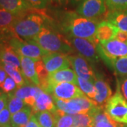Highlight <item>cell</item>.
<instances>
[{
	"instance_id": "8fae6325",
	"label": "cell",
	"mask_w": 127,
	"mask_h": 127,
	"mask_svg": "<svg viewBox=\"0 0 127 127\" xmlns=\"http://www.w3.org/2000/svg\"><path fill=\"white\" fill-rule=\"evenodd\" d=\"M51 94L56 98L64 101H68L84 95L76 84L71 83H62L52 87Z\"/></svg>"
},
{
	"instance_id": "44dd1931",
	"label": "cell",
	"mask_w": 127,
	"mask_h": 127,
	"mask_svg": "<svg viewBox=\"0 0 127 127\" xmlns=\"http://www.w3.org/2000/svg\"><path fill=\"white\" fill-rule=\"evenodd\" d=\"M0 63L9 64L20 69L21 61L18 54L10 45H4L0 48Z\"/></svg>"
},
{
	"instance_id": "603a6c76",
	"label": "cell",
	"mask_w": 127,
	"mask_h": 127,
	"mask_svg": "<svg viewBox=\"0 0 127 127\" xmlns=\"http://www.w3.org/2000/svg\"><path fill=\"white\" fill-rule=\"evenodd\" d=\"M32 112L29 107H24L14 114L11 116L10 124L12 127H26L27 123L31 117Z\"/></svg>"
},
{
	"instance_id": "4dcf8cb0",
	"label": "cell",
	"mask_w": 127,
	"mask_h": 127,
	"mask_svg": "<svg viewBox=\"0 0 127 127\" xmlns=\"http://www.w3.org/2000/svg\"><path fill=\"white\" fill-rule=\"evenodd\" d=\"M73 127H93V120L88 114H76L72 115Z\"/></svg>"
},
{
	"instance_id": "7bdbcfd3",
	"label": "cell",
	"mask_w": 127,
	"mask_h": 127,
	"mask_svg": "<svg viewBox=\"0 0 127 127\" xmlns=\"http://www.w3.org/2000/svg\"><path fill=\"white\" fill-rule=\"evenodd\" d=\"M11 127V125L9 124V125H6V126H5V127Z\"/></svg>"
},
{
	"instance_id": "277c9868",
	"label": "cell",
	"mask_w": 127,
	"mask_h": 127,
	"mask_svg": "<svg viewBox=\"0 0 127 127\" xmlns=\"http://www.w3.org/2000/svg\"><path fill=\"white\" fill-rule=\"evenodd\" d=\"M97 47L100 57L109 68L114 60L127 57V43L116 39L100 42Z\"/></svg>"
},
{
	"instance_id": "4fadbf2b",
	"label": "cell",
	"mask_w": 127,
	"mask_h": 127,
	"mask_svg": "<svg viewBox=\"0 0 127 127\" xmlns=\"http://www.w3.org/2000/svg\"><path fill=\"white\" fill-rule=\"evenodd\" d=\"M95 79L94 82L96 95L95 99L93 100L97 106L102 107L105 106L107 102L112 97V91L107 81L100 73L95 74Z\"/></svg>"
},
{
	"instance_id": "e0dca14e",
	"label": "cell",
	"mask_w": 127,
	"mask_h": 127,
	"mask_svg": "<svg viewBox=\"0 0 127 127\" xmlns=\"http://www.w3.org/2000/svg\"><path fill=\"white\" fill-rule=\"evenodd\" d=\"M77 75L74 71L71 68H66L54 73H50L49 76V85L50 87V94L52 87L55 86L62 83H71L76 85Z\"/></svg>"
},
{
	"instance_id": "6da1fadb",
	"label": "cell",
	"mask_w": 127,
	"mask_h": 127,
	"mask_svg": "<svg viewBox=\"0 0 127 127\" xmlns=\"http://www.w3.org/2000/svg\"><path fill=\"white\" fill-rule=\"evenodd\" d=\"M99 23L97 19L84 18L77 13L68 11L63 16L62 25V30L71 37L88 39L98 45L100 42L96 37V31Z\"/></svg>"
},
{
	"instance_id": "30bf717a",
	"label": "cell",
	"mask_w": 127,
	"mask_h": 127,
	"mask_svg": "<svg viewBox=\"0 0 127 127\" xmlns=\"http://www.w3.org/2000/svg\"><path fill=\"white\" fill-rule=\"evenodd\" d=\"M42 60L49 73L68 68L71 66L68 55L62 53H47Z\"/></svg>"
},
{
	"instance_id": "9a60e30c",
	"label": "cell",
	"mask_w": 127,
	"mask_h": 127,
	"mask_svg": "<svg viewBox=\"0 0 127 127\" xmlns=\"http://www.w3.org/2000/svg\"><path fill=\"white\" fill-rule=\"evenodd\" d=\"M93 120V127H124L122 124L113 121L106 114L102 107L95 106L88 113Z\"/></svg>"
},
{
	"instance_id": "74e56055",
	"label": "cell",
	"mask_w": 127,
	"mask_h": 127,
	"mask_svg": "<svg viewBox=\"0 0 127 127\" xmlns=\"http://www.w3.org/2000/svg\"><path fill=\"white\" fill-rule=\"evenodd\" d=\"M115 39L119 41H121L122 42H127V32L119 30L118 32L116 35Z\"/></svg>"
},
{
	"instance_id": "bcb514c9",
	"label": "cell",
	"mask_w": 127,
	"mask_h": 127,
	"mask_svg": "<svg viewBox=\"0 0 127 127\" xmlns=\"http://www.w3.org/2000/svg\"><path fill=\"white\" fill-rule=\"evenodd\" d=\"M0 32H1V31H0Z\"/></svg>"
},
{
	"instance_id": "ba28073f",
	"label": "cell",
	"mask_w": 127,
	"mask_h": 127,
	"mask_svg": "<svg viewBox=\"0 0 127 127\" xmlns=\"http://www.w3.org/2000/svg\"><path fill=\"white\" fill-rule=\"evenodd\" d=\"M106 9L105 0H81L76 11L84 18L97 19L105 14Z\"/></svg>"
},
{
	"instance_id": "7a4b0ae2",
	"label": "cell",
	"mask_w": 127,
	"mask_h": 127,
	"mask_svg": "<svg viewBox=\"0 0 127 127\" xmlns=\"http://www.w3.org/2000/svg\"><path fill=\"white\" fill-rule=\"evenodd\" d=\"M45 27V15L31 12L18 17L10 30L18 38L32 40Z\"/></svg>"
},
{
	"instance_id": "ab89813d",
	"label": "cell",
	"mask_w": 127,
	"mask_h": 127,
	"mask_svg": "<svg viewBox=\"0 0 127 127\" xmlns=\"http://www.w3.org/2000/svg\"><path fill=\"white\" fill-rule=\"evenodd\" d=\"M6 77H7V73L5 71L4 68L0 65V87L3 84Z\"/></svg>"
},
{
	"instance_id": "4316f807",
	"label": "cell",
	"mask_w": 127,
	"mask_h": 127,
	"mask_svg": "<svg viewBox=\"0 0 127 127\" xmlns=\"http://www.w3.org/2000/svg\"><path fill=\"white\" fill-rule=\"evenodd\" d=\"M55 119V127H71L73 124L72 115L56 109L53 112Z\"/></svg>"
},
{
	"instance_id": "5bb4252c",
	"label": "cell",
	"mask_w": 127,
	"mask_h": 127,
	"mask_svg": "<svg viewBox=\"0 0 127 127\" xmlns=\"http://www.w3.org/2000/svg\"><path fill=\"white\" fill-rule=\"evenodd\" d=\"M44 91L37 86L26 83L22 87L17 88L14 94L15 96L22 99L24 101L25 104L32 108L35 104L37 98Z\"/></svg>"
},
{
	"instance_id": "836d02e7",
	"label": "cell",
	"mask_w": 127,
	"mask_h": 127,
	"mask_svg": "<svg viewBox=\"0 0 127 127\" xmlns=\"http://www.w3.org/2000/svg\"><path fill=\"white\" fill-rule=\"evenodd\" d=\"M31 7L37 10L45 9L50 4L49 0H24Z\"/></svg>"
},
{
	"instance_id": "cb8c5ba5",
	"label": "cell",
	"mask_w": 127,
	"mask_h": 127,
	"mask_svg": "<svg viewBox=\"0 0 127 127\" xmlns=\"http://www.w3.org/2000/svg\"><path fill=\"white\" fill-rule=\"evenodd\" d=\"M18 17L8 11L0 8V31L6 32L10 30Z\"/></svg>"
},
{
	"instance_id": "d590c367",
	"label": "cell",
	"mask_w": 127,
	"mask_h": 127,
	"mask_svg": "<svg viewBox=\"0 0 127 127\" xmlns=\"http://www.w3.org/2000/svg\"><path fill=\"white\" fill-rule=\"evenodd\" d=\"M120 88V92L127 102V77L123 78L120 82V85H118Z\"/></svg>"
},
{
	"instance_id": "d4e9b609",
	"label": "cell",
	"mask_w": 127,
	"mask_h": 127,
	"mask_svg": "<svg viewBox=\"0 0 127 127\" xmlns=\"http://www.w3.org/2000/svg\"><path fill=\"white\" fill-rule=\"evenodd\" d=\"M1 65L5 71L7 73V75L15 81L17 86V88L22 87L26 83L24 77L22 76V73L19 68H16L9 64H1Z\"/></svg>"
},
{
	"instance_id": "d6a6232c",
	"label": "cell",
	"mask_w": 127,
	"mask_h": 127,
	"mask_svg": "<svg viewBox=\"0 0 127 127\" xmlns=\"http://www.w3.org/2000/svg\"><path fill=\"white\" fill-rule=\"evenodd\" d=\"M17 88V86L14 80L9 76H7L4 82L1 86L0 88L4 92V93H11Z\"/></svg>"
},
{
	"instance_id": "d6986e66",
	"label": "cell",
	"mask_w": 127,
	"mask_h": 127,
	"mask_svg": "<svg viewBox=\"0 0 127 127\" xmlns=\"http://www.w3.org/2000/svg\"><path fill=\"white\" fill-rule=\"evenodd\" d=\"M0 7L18 17L23 16L31 9L24 0H0Z\"/></svg>"
},
{
	"instance_id": "e575fe53",
	"label": "cell",
	"mask_w": 127,
	"mask_h": 127,
	"mask_svg": "<svg viewBox=\"0 0 127 127\" xmlns=\"http://www.w3.org/2000/svg\"><path fill=\"white\" fill-rule=\"evenodd\" d=\"M11 114L7 107L0 112V127L9 125L11 122Z\"/></svg>"
},
{
	"instance_id": "52a82bcc",
	"label": "cell",
	"mask_w": 127,
	"mask_h": 127,
	"mask_svg": "<svg viewBox=\"0 0 127 127\" xmlns=\"http://www.w3.org/2000/svg\"><path fill=\"white\" fill-rule=\"evenodd\" d=\"M70 42L73 47L90 63L98 62L100 56L97 52V44L90 40L78 37H71Z\"/></svg>"
},
{
	"instance_id": "2e32d148",
	"label": "cell",
	"mask_w": 127,
	"mask_h": 127,
	"mask_svg": "<svg viewBox=\"0 0 127 127\" xmlns=\"http://www.w3.org/2000/svg\"><path fill=\"white\" fill-rule=\"evenodd\" d=\"M18 57L21 61V73L26 83L31 81L34 85L40 86V81L35 70V61L21 55H18Z\"/></svg>"
},
{
	"instance_id": "ac0fdd59",
	"label": "cell",
	"mask_w": 127,
	"mask_h": 127,
	"mask_svg": "<svg viewBox=\"0 0 127 127\" xmlns=\"http://www.w3.org/2000/svg\"><path fill=\"white\" fill-rule=\"evenodd\" d=\"M119 29L108 21H100L97 28L96 37L100 42H104L115 39Z\"/></svg>"
},
{
	"instance_id": "f546056e",
	"label": "cell",
	"mask_w": 127,
	"mask_h": 127,
	"mask_svg": "<svg viewBox=\"0 0 127 127\" xmlns=\"http://www.w3.org/2000/svg\"><path fill=\"white\" fill-rule=\"evenodd\" d=\"M25 104H26L24 101L22 99L15 96L14 93H10L8 95L7 107L11 115L23 109Z\"/></svg>"
},
{
	"instance_id": "f1b7e54d",
	"label": "cell",
	"mask_w": 127,
	"mask_h": 127,
	"mask_svg": "<svg viewBox=\"0 0 127 127\" xmlns=\"http://www.w3.org/2000/svg\"><path fill=\"white\" fill-rule=\"evenodd\" d=\"M110 68H113L115 73L120 77H127V57L114 60Z\"/></svg>"
},
{
	"instance_id": "7402d4cb",
	"label": "cell",
	"mask_w": 127,
	"mask_h": 127,
	"mask_svg": "<svg viewBox=\"0 0 127 127\" xmlns=\"http://www.w3.org/2000/svg\"><path fill=\"white\" fill-rule=\"evenodd\" d=\"M104 18L114 24L119 30L127 32V9L117 11H107Z\"/></svg>"
},
{
	"instance_id": "ee69618b",
	"label": "cell",
	"mask_w": 127,
	"mask_h": 127,
	"mask_svg": "<svg viewBox=\"0 0 127 127\" xmlns=\"http://www.w3.org/2000/svg\"><path fill=\"white\" fill-rule=\"evenodd\" d=\"M1 92H0V95H1Z\"/></svg>"
},
{
	"instance_id": "83f0119b",
	"label": "cell",
	"mask_w": 127,
	"mask_h": 127,
	"mask_svg": "<svg viewBox=\"0 0 127 127\" xmlns=\"http://www.w3.org/2000/svg\"><path fill=\"white\" fill-rule=\"evenodd\" d=\"M41 127H55L54 114L48 111L37 112L35 114Z\"/></svg>"
},
{
	"instance_id": "f35d334b",
	"label": "cell",
	"mask_w": 127,
	"mask_h": 127,
	"mask_svg": "<svg viewBox=\"0 0 127 127\" xmlns=\"http://www.w3.org/2000/svg\"><path fill=\"white\" fill-rule=\"evenodd\" d=\"M26 127H41L40 125L39 124V123L37 120L36 117L35 116V114H32L31 117L30 119V120L27 123Z\"/></svg>"
},
{
	"instance_id": "b9f144b4",
	"label": "cell",
	"mask_w": 127,
	"mask_h": 127,
	"mask_svg": "<svg viewBox=\"0 0 127 127\" xmlns=\"http://www.w3.org/2000/svg\"><path fill=\"white\" fill-rule=\"evenodd\" d=\"M74 2H78V1H81V0H73Z\"/></svg>"
},
{
	"instance_id": "8d00e7d4",
	"label": "cell",
	"mask_w": 127,
	"mask_h": 127,
	"mask_svg": "<svg viewBox=\"0 0 127 127\" xmlns=\"http://www.w3.org/2000/svg\"><path fill=\"white\" fill-rule=\"evenodd\" d=\"M8 95L6 93H1L0 95V112L7 107Z\"/></svg>"
},
{
	"instance_id": "8992f818",
	"label": "cell",
	"mask_w": 127,
	"mask_h": 127,
	"mask_svg": "<svg viewBox=\"0 0 127 127\" xmlns=\"http://www.w3.org/2000/svg\"><path fill=\"white\" fill-rule=\"evenodd\" d=\"M9 45L18 54L35 61L40 60L41 58L48 52H45L33 40H22L18 37L11 38Z\"/></svg>"
},
{
	"instance_id": "484cf974",
	"label": "cell",
	"mask_w": 127,
	"mask_h": 127,
	"mask_svg": "<svg viewBox=\"0 0 127 127\" xmlns=\"http://www.w3.org/2000/svg\"><path fill=\"white\" fill-rule=\"evenodd\" d=\"M76 86L81 89V91L84 93V95H86L88 98H90L92 100L95 99L96 91H95V85L93 82L85 80L80 77H77Z\"/></svg>"
},
{
	"instance_id": "60d3db41",
	"label": "cell",
	"mask_w": 127,
	"mask_h": 127,
	"mask_svg": "<svg viewBox=\"0 0 127 127\" xmlns=\"http://www.w3.org/2000/svg\"><path fill=\"white\" fill-rule=\"evenodd\" d=\"M49 1L55 6H63L68 4V0H49Z\"/></svg>"
},
{
	"instance_id": "9c48e42d",
	"label": "cell",
	"mask_w": 127,
	"mask_h": 127,
	"mask_svg": "<svg viewBox=\"0 0 127 127\" xmlns=\"http://www.w3.org/2000/svg\"><path fill=\"white\" fill-rule=\"evenodd\" d=\"M70 64L78 77L92 82H95L96 77L91 64L80 55H68Z\"/></svg>"
},
{
	"instance_id": "1f68e13d",
	"label": "cell",
	"mask_w": 127,
	"mask_h": 127,
	"mask_svg": "<svg viewBox=\"0 0 127 127\" xmlns=\"http://www.w3.org/2000/svg\"><path fill=\"white\" fill-rule=\"evenodd\" d=\"M106 7L109 11L127 9V0H105Z\"/></svg>"
},
{
	"instance_id": "3957f363",
	"label": "cell",
	"mask_w": 127,
	"mask_h": 127,
	"mask_svg": "<svg viewBox=\"0 0 127 127\" xmlns=\"http://www.w3.org/2000/svg\"><path fill=\"white\" fill-rule=\"evenodd\" d=\"M43 50L48 53L73 54L74 48L67 38L47 28H43L33 40Z\"/></svg>"
},
{
	"instance_id": "ffe728a7",
	"label": "cell",
	"mask_w": 127,
	"mask_h": 127,
	"mask_svg": "<svg viewBox=\"0 0 127 127\" xmlns=\"http://www.w3.org/2000/svg\"><path fill=\"white\" fill-rule=\"evenodd\" d=\"M31 109L32 114H35L37 112L45 111H48L53 113L56 111L57 108L53 102V99L50 94L43 92L37 98L35 104Z\"/></svg>"
},
{
	"instance_id": "5b68a950",
	"label": "cell",
	"mask_w": 127,
	"mask_h": 127,
	"mask_svg": "<svg viewBox=\"0 0 127 127\" xmlns=\"http://www.w3.org/2000/svg\"><path fill=\"white\" fill-rule=\"evenodd\" d=\"M104 111L113 121L127 124V102L119 88L104 106Z\"/></svg>"
},
{
	"instance_id": "7c38bea8",
	"label": "cell",
	"mask_w": 127,
	"mask_h": 127,
	"mask_svg": "<svg viewBox=\"0 0 127 127\" xmlns=\"http://www.w3.org/2000/svg\"><path fill=\"white\" fill-rule=\"evenodd\" d=\"M97 106L94 102L86 95H83L72 100L66 101V114H88L92 109Z\"/></svg>"
},
{
	"instance_id": "f6af8a7d",
	"label": "cell",
	"mask_w": 127,
	"mask_h": 127,
	"mask_svg": "<svg viewBox=\"0 0 127 127\" xmlns=\"http://www.w3.org/2000/svg\"></svg>"
}]
</instances>
